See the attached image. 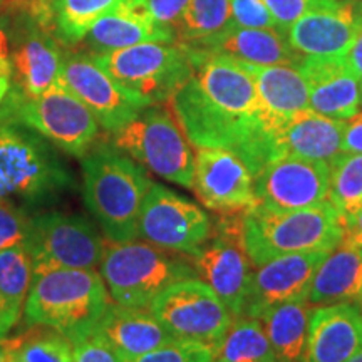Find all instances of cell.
Returning a JSON list of instances; mask_svg holds the SVG:
<instances>
[{"label":"cell","mask_w":362,"mask_h":362,"mask_svg":"<svg viewBox=\"0 0 362 362\" xmlns=\"http://www.w3.org/2000/svg\"><path fill=\"white\" fill-rule=\"evenodd\" d=\"M151 183L146 170L115 146H99L83 156L86 206L110 243L138 238L139 215Z\"/></svg>","instance_id":"cell-1"},{"label":"cell","mask_w":362,"mask_h":362,"mask_svg":"<svg viewBox=\"0 0 362 362\" xmlns=\"http://www.w3.org/2000/svg\"><path fill=\"white\" fill-rule=\"evenodd\" d=\"M112 298L101 274L59 269L34 279L27 296V324L56 330L71 342L88 336Z\"/></svg>","instance_id":"cell-2"},{"label":"cell","mask_w":362,"mask_h":362,"mask_svg":"<svg viewBox=\"0 0 362 362\" xmlns=\"http://www.w3.org/2000/svg\"><path fill=\"white\" fill-rule=\"evenodd\" d=\"M243 240L253 267H259L288 253L332 252L342 243L344 225L330 202L288 211L257 205L243 220Z\"/></svg>","instance_id":"cell-3"},{"label":"cell","mask_w":362,"mask_h":362,"mask_svg":"<svg viewBox=\"0 0 362 362\" xmlns=\"http://www.w3.org/2000/svg\"><path fill=\"white\" fill-rule=\"evenodd\" d=\"M99 274L112 302L149 309L151 302L178 280L194 277L189 260L148 242L111 243L104 248Z\"/></svg>","instance_id":"cell-4"},{"label":"cell","mask_w":362,"mask_h":362,"mask_svg":"<svg viewBox=\"0 0 362 362\" xmlns=\"http://www.w3.org/2000/svg\"><path fill=\"white\" fill-rule=\"evenodd\" d=\"M69 185V171L34 129L0 117V200L42 202Z\"/></svg>","instance_id":"cell-5"},{"label":"cell","mask_w":362,"mask_h":362,"mask_svg":"<svg viewBox=\"0 0 362 362\" xmlns=\"http://www.w3.org/2000/svg\"><path fill=\"white\" fill-rule=\"evenodd\" d=\"M112 146L160 178L193 188L194 153L173 112L161 104L144 107L112 133Z\"/></svg>","instance_id":"cell-6"},{"label":"cell","mask_w":362,"mask_h":362,"mask_svg":"<svg viewBox=\"0 0 362 362\" xmlns=\"http://www.w3.org/2000/svg\"><path fill=\"white\" fill-rule=\"evenodd\" d=\"M117 84L146 104H168L193 76V62L180 42H141L94 56Z\"/></svg>","instance_id":"cell-7"},{"label":"cell","mask_w":362,"mask_h":362,"mask_svg":"<svg viewBox=\"0 0 362 362\" xmlns=\"http://www.w3.org/2000/svg\"><path fill=\"white\" fill-rule=\"evenodd\" d=\"M245 215L218 216L210 238L194 255L187 257L194 274L214 288L233 319L243 314L253 275L243 240Z\"/></svg>","instance_id":"cell-8"},{"label":"cell","mask_w":362,"mask_h":362,"mask_svg":"<svg viewBox=\"0 0 362 362\" xmlns=\"http://www.w3.org/2000/svg\"><path fill=\"white\" fill-rule=\"evenodd\" d=\"M34 279L59 269L96 270L104 255L101 235L88 218L64 211H47L30 221L27 240Z\"/></svg>","instance_id":"cell-9"},{"label":"cell","mask_w":362,"mask_h":362,"mask_svg":"<svg viewBox=\"0 0 362 362\" xmlns=\"http://www.w3.org/2000/svg\"><path fill=\"white\" fill-rule=\"evenodd\" d=\"M175 339L208 344L215 349L233 317L210 285L202 279H183L166 287L149 305Z\"/></svg>","instance_id":"cell-10"},{"label":"cell","mask_w":362,"mask_h":362,"mask_svg":"<svg viewBox=\"0 0 362 362\" xmlns=\"http://www.w3.org/2000/svg\"><path fill=\"white\" fill-rule=\"evenodd\" d=\"M13 107L19 123L71 156L83 158L98 138L96 116L61 81L40 96H22Z\"/></svg>","instance_id":"cell-11"},{"label":"cell","mask_w":362,"mask_h":362,"mask_svg":"<svg viewBox=\"0 0 362 362\" xmlns=\"http://www.w3.org/2000/svg\"><path fill=\"white\" fill-rule=\"evenodd\" d=\"M210 216L183 194L151 183L139 215L138 237L151 245L189 257L211 235Z\"/></svg>","instance_id":"cell-12"},{"label":"cell","mask_w":362,"mask_h":362,"mask_svg":"<svg viewBox=\"0 0 362 362\" xmlns=\"http://www.w3.org/2000/svg\"><path fill=\"white\" fill-rule=\"evenodd\" d=\"M259 206L274 211L302 210L329 202L330 166L297 156H279L253 178Z\"/></svg>","instance_id":"cell-13"},{"label":"cell","mask_w":362,"mask_h":362,"mask_svg":"<svg viewBox=\"0 0 362 362\" xmlns=\"http://www.w3.org/2000/svg\"><path fill=\"white\" fill-rule=\"evenodd\" d=\"M192 189L218 216L245 215L259 205L250 170L228 149L197 148Z\"/></svg>","instance_id":"cell-14"},{"label":"cell","mask_w":362,"mask_h":362,"mask_svg":"<svg viewBox=\"0 0 362 362\" xmlns=\"http://www.w3.org/2000/svg\"><path fill=\"white\" fill-rule=\"evenodd\" d=\"M61 83L89 107L99 126L111 134L149 106L121 88L96 59L84 54L62 59Z\"/></svg>","instance_id":"cell-15"},{"label":"cell","mask_w":362,"mask_h":362,"mask_svg":"<svg viewBox=\"0 0 362 362\" xmlns=\"http://www.w3.org/2000/svg\"><path fill=\"white\" fill-rule=\"evenodd\" d=\"M330 252H300L275 257L253 270L250 291L242 317L260 319L285 302L304 300L317 267Z\"/></svg>","instance_id":"cell-16"},{"label":"cell","mask_w":362,"mask_h":362,"mask_svg":"<svg viewBox=\"0 0 362 362\" xmlns=\"http://www.w3.org/2000/svg\"><path fill=\"white\" fill-rule=\"evenodd\" d=\"M362 29V16L354 4L317 8L288 27L287 40L302 57L346 56Z\"/></svg>","instance_id":"cell-17"},{"label":"cell","mask_w":362,"mask_h":362,"mask_svg":"<svg viewBox=\"0 0 362 362\" xmlns=\"http://www.w3.org/2000/svg\"><path fill=\"white\" fill-rule=\"evenodd\" d=\"M309 86V107L319 115L347 121L361 111L359 78L346 56L302 57L297 66Z\"/></svg>","instance_id":"cell-18"},{"label":"cell","mask_w":362,"mask_h":362,"mask_svg":"<svg viewBox=\"0 0 362 362\" xmlns=\"http://www.w3.org/2000/svg\"><path fill=\"white\" fill-rule=\"evenodd\" d=\"M362 349V312L354 304L317 307L309 320L305 362H349Z\"/></svg>","instance_id":"cell-19"},{"label":"cell","mask_w":362,"mask_h":362,"mask_svg":"<svg viewBox=\"0 0 362 362\" xmlns=\"http://www.w3.org/2000/svg\"><path fill=\"white\" fill-rule=\"evenodd\" d=\"M90 334L104 341L123 362L173 341L151 310L134 309L111 302Z\"/></svg>","instance_id":"cell-20"},{"label":"cell","mask_w":362,"mask_h":362,"mask_svg":"<svg viewBox=\"0 0 362 362\" xmlns=\"http://www.w3.org/2000/svg\"><path fill=\"white\" fill-rule=\"evenodd\" d=\"M93 52L107 54L141 42H175V33L153 19L143 0H124L101 17L84 37Z\"/></svg>","instance_id":"cell-21"},{"label":"cell","mask_w":362,"mask_h":362,"mask_svg":"<svg viewBox=\"0 0 362 362\" xmlns=\"http://www.w3.org/2000/svg\"><path fill=\"white\" fill-rule=\"evenodd\" d=\"M257 84L262 119L272 136L297 112L309 110V86L297 66L247 64Z\"/></svg>","instance_id":"cell-22"},{"label":"cell","mask_w":362,"mask_h":362,"mask_svg":"<svg viewBox=\"0 0 362 362\" xmlns=\"http://www.w3.org/2000/svg\"><path fill=\"white\" fill-rule=\"evenodd\" d=\"M346 121L312 111L297 112L275 136L279 156H297L332 165L341 155Z\"/></svg>","instance_id":"cell-23"},{"label":"cell","mask_w":362,"mask_h":362,"mask_svg":"<svg viewBox=\"0 0 362 362\" xmlns=\"http://www.w3.org/2000/svg\"><path fill=\"white\" fill-rule=\"evenodd\" d=\"M189 49L223 54L255 66H298L302 61V56L291 47L287 35L282 30L245 29L233 24L206 42Z\"/></svg>","instance_id":"cell-24"},{"label":"cell","mask_w":362,"mask_h":362,"mask_svg":"<svg viewBox=\"0 0 362 362\" xmlns=\"http://www.w3.org/2000/svg\"><path fill=\"white\" fill-rule=\"evenodd\" d=\"M362 291V247L346 242L334 248L317 267L305 300L322 307L352 302Z\"/></svg>","instance_id":"cell-25"},{"label":"cell","mask_w":362,"mask_h":362,"mask_svg":"<svg viewBox=\"0 0 362 362\" xmlns=\"http://www.w3.org/2000/svg\"><path fill=\"white\" fill-rule=\"evenodd\" d=\"M62 56L56 40L40 27L27 34L12 54V74L22 96L35 98L61 81Z\"/></svg>","instance_id":"cell-26"},{"label":"cell","mask_w":362,"mask_h":362,"mask_svg":"<svg viewBox=\"0 0 362 362\" xmlns=\"http://www.w3.org/2000/svg\"><path fill=\"white\" fill-rule=\"evenodd\" d=\"M309 307L305 298L285 302L260 317L279 362H305Z\"/></svg>","instance_id":"cell-27"},{"label":"cell","mask_w":362,"mask_h":362,"mask_svg":"<svg viewBox=\"0 0 362 362\" xmlns=\"http://www.w3.org/2000/svg\"><path fill=\"white\" fill-rule=\"evenodd\" d=\"M214 362H279L260 319L235 317L215 347Z\"/></svg>","instance_id":"cell-28"},{"label":"cell","mask_w":362,"mask_h":362,"mask_svg":"<svg viewBox=\"0 0 362 362\" xmlns=\"http://www.w3.org/2000/svg\"><path fill=\"white\" fill-rule=\"evenodd\" d=\"M230 25V0H189L173 30L176 42L193 47L221 34Z\"/></svg>","instance_id":"cell-29"},{"label":"cell","mask_w":362,"mask_h":362,"mask_svg":"<svg viewBox=\"0 0 362 362\" xmlns=\"http://www.w3.org/2000/svg\"><path fill=\"white\" fill-rule=\"evenodd\" d=\"M33 282V259L25 247L7 248L0 252V298L16 325L24 314L25 300Z\"/></svg>","instance_id":"cell-30"},{"label":"cell","mask_w":362,"mask_h":362,"mask_svg":"<svg viewBox=\"0 0 362 362\" xmlns=\"http://www.w3.org/2000/svg\"><path fill=\"white\" fill-rule=\"evenodd\" d=\"M124 0H54L57 34L64 42L84 40L93 25Z\"/></svg>","instance_id":"cell-31"},{"label":"cell","mask_w":362,"mask_h":362,"mask_svg":"<svg viewBox=\"0 0 362 362\" xmlns=\"http://www.w3.org/2000/svg\"><path fill=\"white\" fill-rule=\"evenodd\" d=\"M329 202L342 218L362 210V155L341 153L330 165Z\"/></svg>","instance_id":"cell-32"},{"label":"cell","mask_w":362,"mask_h":362,"mask_svg":"<svg viewBox=\"0 0 362 362\" xmlns=\"http://www.w3.org/2000/svg\"><path fill=\"white\" fill-rule=\"evenodd\" d=\"M13 362H74V347L62 334L39 327L22 336Z\"/></svg>","instance_id":"cell-33"},{"label":"cell","mask_w":362,"mask_h":362,"mask_svg":"<svg viewBox=\"0 0 362 362\" xmlns=\"http://www.w3.org/2000/svg\"><path fill=\"white\" fill-rule=\"evenodd\" d=\"M215 349L208 344L173 339L165 346L126 362H214Z\"/></svg>","instance_id":"cell-34"},{"label":"cell","mask_w":362,"mask_h":362,"mask_svg":"<svg viewBox=\"0 0 362 362\" xmlns=\"http://www.w3.org/2000/svg\"><path fill=\"white\" fill-rule=\"evenodd\" d=\"M30 221L25 210L17 203L0 200V252L25 247L30 235Z\"/></svg>","instance_id":"cell-35"},{"label":"cell","mask_w":362,"mask_h":362,"mask_svg":"<svg viewBox=\"0 0 362 362\" xmlns=\"http://www.w3.org/2000/svg\"><path fill=\"white\" fill-rule=\"evenodd\" d=\"M274 17L275 25L284 34H287L288 27L297 22L300 17L317 8L334 7L341 4L339 0H262Z\"/></svg>","instance_id":"cell-36"},{"label":"cell","mask_w":362,"mask_h":362,"mask_svg":"<svg viewBox=\"0 0 362 362\" xmlns=\"http://www.w3.org/2000/svg\"><path fill=\"white\" fill-rule=\"evenodd\" d=\"M232 24L245 29H277L274 17L262 0H230Z\"/></svg>","instance_id":"cell-37"},{"label":"cell","mask_w":362,"mask_h":362,"mask_svg":"<svg viewBox=\"0 0 362 362\" xmlns=\"http://www.w3.org/2000/svg\"><path fill=\"white\" fill-rule=\"evenodd\" d=\"M74 347V362H123L119 356L94 334L81 337L72 342Z\"/></svg>","instance_id":"cell-38"},{"label":"cell","mask_w":362,"mask_h":362,"mask_svg":"<svg viewBox=\"0 0 362 362\" xmlns=\"http://www.w3.org/2000/svg\"><path fill=\"white\" fill-rule=\"evenodd\" d=\"M143 2L158 24L173 29L183 16L189 0H143Z\"/></svg>","instance_id":"cell-39"},{"label":"cell","mask_w":362,"mask_h":362,"mask_svg":"<svg viewBox=\"0 0 362 362\" xmlns=\"http://www.w3.org/2000/svg\"><path fill=\"white\" fill-rule=\"evenodd\" d=\"M342 153L346 155H362V112L346 121L342 134Z\"/></svg>","instance_id":"cell-40"},{"label":"cell","mask_w":362,"mask_h":362,"mask_svg":"<svg viewBox=\"0 0 362 362\" xmlns=\"http://www.w3.org/2000/svg\"><path fill=\"white\" fill-rule=\"evenodd\" d=\"M342 225H344V240H346V242L354 243L357 247H362V210L351 216H344Z\"/></svg>","instance_id":"cell-41"},{"label":"cell","mask_w":362,"mask_h":362,"mask_svg":"<svg viewBox=\"0 0 362 362\" xmlns=\"http://www.w3.org/2000/svg\"><path fill=\"white\" fill-rule=\"evenodd\" d=\"M347 64L352 69V72L357 76V78H362V29L359 35H357L354 45L351 47V51L346 54Z\"/></svg>","instance_id":"cell-42"},{"label":"cell","mask_w":362,"mask_h":362,"mask_svg":"<svg viewBox=\"0 0 362 362\" xmlns=\"http://www.w3.org/2000/svg\"><path fill=\"white\" fill-rule=\"evenodd\" d=\"M22 342V336L19 337H0V362H13L16 352Z\"/></svg>","instance_id":"cell-43"},{"label":"cell","mask_w":362,"mask_h":362,"mask_svg":"<svg viewBox=\"0 0 362 362\" xmlns=\"http://www.w3.org/2000/svg\"><path fill=\"white\" fill-rule=\"evenodd\" d=\"M11 51H8V39L4 30H0V76L11 78L12 74V62H11Z\"/></svg>","instance_id":"cell-44"},{"label":"cell","mask_w":362,"mask_h":362,"mask_svg":"<svg viewBox=\"0 0 362 362\" xmlns=\"http://www.w3.org/2000/svg\"><path fill=\"white\" fill-rule=\"evenodd\" d=\"M13 325L16 324L11 320V317H8V314H7L6 305H4L2 298H0V337L7 336V334L12 330Z\"/></svg>","instance_id":"cell-45"},{"label":"cell","mask_w":362,"mask_h":362,"mask_svg":"<svg viewBox=\"0 0 362 362\" xmlns=\"http://www.w3.org/2000/svg\"><path fill=\"white\" fill-rule=\"evenodd\" d=\"M8 88H11V81H8V78H6V76H0V103L6 99Z\"/></svg>","instance_id":"cell-46"},{"label":"cell","mask_w":362,"mask_h":362,"mask_svg":"<svg viewBox=\"0 0 362 362\" xmlns=\"http://www.w3.org/2000/svg\"><path fill=\"white\" fill-rule=\"evenodd\" d=\"M354 305L357 307V309H359V310L362 312V291H361V293H359V297H357V298H356Z\"/></svg>","instance_id":"cell-47"},{"label":"cell","mask_w":362,"mask_h":362,"mask_svg":"<svg viewBox=\"0 0 362 362\" xmlns=\"http://www.w3.org/2000/svg\"><path fill=\"white\" fill-rule=\"evenodd\" d=\"M349 362H362V349H361L359 352H357V354H356L354 357H352V359H351Z\"/></svg>","instance_id":"cell-48"},{"label":"cell","mask_w":362,"mask_h":362,"mask_svg":"<svg viewBox=\"0 0 362 362\" xmlns=\"http://www.w3.org/2000/svg\"><path fill=\"white\" fill-rule=\"evenodd\" d=\"M354 6H356L357 11H359L361 16H362V0H359V2H354Z\"/></svg>","instance_id":"cell-49"},{"label":"cell","mask_w":362,"mask_h":362,"mask_svg":"<svg viewBox=\"0 0 362 362\" xmlns=\"http://www.w3.org/2000/svg\"><path fill=\"white\" fill-rule=\"evenodd\" d=\"M339 2H344V4H354V2H359V0H339Z\"/></svg>","instance_id":"cell-50"},{"label":"cell","mask_w":362,"mask_h":362,"mask_svg":"<svg viewBox=\"0 0 362 362\" xmlns=\"http://www.w3.org/2000/svg\"><path fill=\"white\" fill-rule=\"evenodd\" d=\"M359 86H361V107H362V78L359 79Z\"/></svg>","instance_id":"cell-51"},{"label":"cell","mask_w":362,"mask_h":362,"mask_svg":"<svg viewBox=\"0 0 362 362\" xmlns=\"http://www.w3.org/2000/svg\"><path fill=\"white\" fill-rule=\"evenodd\" d=\"M0 2H2V0H0Z\"/></svg>","instance_id":"cell-52"}]
</instances>
